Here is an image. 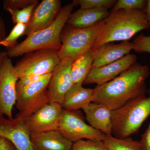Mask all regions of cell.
<instances>
[{"mask_svg": "<svg viewBox=\"0 0 150 150\" xmlns=\"http://www.w3.org/2000/svg\"><path fill=\"white\" fill-rule=\"evenodd\" d=\"M93 61L91 50L73 62L71 70V76L73 84L83 85L91 69Z\"/></svg>", "mask_w": 150, "mask_h": 150, "instance_id": "cell-20", "label": "cell"}, {"mask_svg": "<svg viewBox=\"0 0 150 150\" xmlns=\"http://www.w3.org/2000/svg\"><path fill=\"white\" fill-rule=\"evenodd\" d=\"M71 150H110L103 141L81 140L73 143Z\"/></svg>", "mask_w": 150, "mask_h": 150, "instance_id": "cell-25", "label": "cell"}, {"mask_svg": "<svg viewBox=\"0 0 150 150\" xmlns=\"http://www.w3.org/2000/svg\"><path fill=\"white\" fill-rule=\"evenodd\" d=\"M73 59L61 60L52 72L48 88L49 103H56L62 105L65 94L74 84L71 76Z\"/></svg>", "mask_w": 150, "mask_h": 150, "instance_id": "cell-12", "label": "cell"}, {"mask_svg": "<svg viewBox=\"0 0 150 150\" xmlns=\"http://www.w3.org/2000/svg\"><path fill=\"white\" fill-rule=\"evenodd\" d=\"M134 47V42L129 41H122L117 44H103L97 49L91 50L93 59L91 68H98L113 63L130 54Z\"/></svg>", "mask_w": 150, "mask_h": 150, "instance_id": "cell-15", "label": "cell"}, {"mask_svg": "<svg viewBox=\"0 0 150 150\" xmlns=\"http://www.w3.org/2000/svg\"><path fill=\"white\" fill-rule=\"evenodd\" d=\"M90 126L105 135L112 136V110L106 105L91 102L83 108Z\"/></svg>", "mask_w": 150, "mask_h": 150, "instance_id": "cell-16", "label": "cell"}, {"mask_svg": "<svg viewBox=\"0 0 150 150\" xmlns=\"http://www.w3.org/2000/svg\"><path fill=\"white\" fill-rule=\"evenodd\" d=\"M139 143L142 150H150V121L147 129L142 135Z\"/></svg>", "mask_w": 150, "mask_h": 150, "instance_id": "cell-29", "label": "cell"}, {"mask_svg": "<svg viewBox=\"0 0 150 150\" xmlns=\"http://www.w3.org/2000/svg\"><path fill=\"white\" fill-rule=\"evenodd\" d=\"M134 51L137 53H148L150 54V35L141 33L134 38Z\"/></svg>", "mask_w": 150, "mask_h": 150, "instance_id": "cell-27", "label": "cell"}, {"mask_svg": "<svg viewBox=\"0 0 150 150\" xmlns=\"http://www.w3.org/2000/svg\"><path fill=\"white\" fill-rule=\"evenodd\" d=\"M62 8L60 0L42 1L34 9L26 24L24 35L28 36L51 25L56 20Z\"/></svg>", "mask_w": 150, "mask_h": 150, "instance_id": "cell-13", "label": "cell"}, {"mask_svg": "<svg viewBox=\"0 0 150 150\" xmlns=\"http://www.w3.org/2000/svg\"><path fill=\"white\" fill-rule=\"evenodd\" d=\"M26 27V25L23 23L16 24L9 35L0 42V46L6 47L8 49L13 47L17 44L19 38L24 35Z\"/></svg>", "mask_w": 150, "mask_h": 150, "instance_id": "cell-22", "label": "cell"}, {"mask_svg": "<svg viewBox=\"0 0 150 150\" xmlns=\"http://www.w3.org/2000/svg\"><path fill=\"white\" fill-rule=\"evenodd\" d=\"M6 37L5 25L3 19L0 16V42Z\"/></svg>", "mask_w": 150, "mask_h": 150, "instance_id": "cell-31", "label": "cell"}, {"mask_svg": "<svg viewBox=\"0 0 150 150\" xmlns=\"http://www.w3.org/2000/svg\"><path fill=\"white\" fill-rule=\"evenodd\" d=\"M150 74L147 65L136 63L112 80L93 89L92 102L119 109L147 93L146 81Z\"/></svg>", "mask_w": 150, "mask_h": 150, "instance_id": "cell-1", "label": "cell"}, {"mask_svg": "<svg viewBox=\"0 0 150 150\" xmlns=\"http://www.w3.org/2000/svg\"><path fill=\"white\" fill-rule=\"evenodd\" d=\"M0 150H17L14 145L8 140L0 137Z\"/></svg>", "mask_w": 150, "mask_h": 150, "instance_id": "cell-30", "label": "cell"}, {"mask_svg": "<svg viewBox=\"0 0 150 150\" xmlns=\"http://www.w3.org/2000/svg\"><path fill=\"white\" fill-rule=\"evenodd\" d=\"M144 11L150 28V0L146 1V5Z\"/></svg>", "mask_w": 150, "mask_h": 150, "instance_id": "cell-32", "label": "cell"}, {"mask_svg": "<svg viewBox=\"0 0 150 150\" xmlns=\"http://www.w3.org/2000/svg\"><path fill=\"white\" fill-rule=\"evenodd\" d=\"M30 139L35 150H71L73 144L59 130L31 135Z\"/></svg>", "mask_w": 150, "mask_h": 150, "instance_id": "cell-17", "label": "cell"}, {"mask_svg": "<svg viewBox=\"0 0 150 150\" xmlns=\"http://www.w3.org/2000/svg\"><path fill=\"white\" fill-rule=\"evenodd\" d=\"M76 6L74 1L62 8L56 20L48 27L27 36L21 43H17L6 52L9 58L24 55L31 51L40 49L59 51L62 46L61 34Z\"/></svg>", "mask_w": 150, "mask_h": 150, "instance_id": "cell-3", "label": "cell"}, {"mask_svg": "<svg viewBox=\"0 0 150 150\" xmlns=\"http://www.w3.org/2000/svg\"><path fill=\"white\" fill-rule=\"evenodd\" d=\"M101 22L86 28H73L65 25L61 34L62 46L58 51L61 60H76L91 50L101 26Z\"/></svg>", "mask_w": 150, "mask_h": 150, "instance_id": "cell-5", "label": "cell"}, {"mask_svg": "<svg viewBox=\"0 0 150 150\" xmlns=\"http://www.w3.org/2000/svg\"><path fill=\"white\" fill-rule=\"evenodd\" d=\"M37 5L38 4H34L21 9H9L7 11L11 16L14 24L23 23L26 25L29 22L33 12Z\"/></svg>", "mask_w": 150, "mask_h": 150, "instance_id": "cell-23", "label": "cell"}, {"mask_svg": "<svg viewBox=\"0 0 150 150\" xmlns=\"http://www.w3.org/2000/svg\"><path fill=\"white\" fill-rule=\"evenodd\" d=\"M58 51L53 49H40L24 54L14 66L19 79L52 73L61 62Z\"/></svg>", "mask_w": 150, "mask_h": 150, "instance_id": "cell-7", "label": "cell"}, {"mask_svg": "<svg viewBox=\"0 0 150 150\" xmlns=\"http://www.w3.org/2000/svg\"><path fill=\"white\" fill-rule=\"evenodd\" d=\"M0 137L10 141L17 150H35L24 121L0 115Z\"/></svg>", "mask_w": 150, "mask_h": 150, "instance_id": "cell-14", "label": "cell"}, {"mask_svg": "<svg viewBox=\"0 0 150 150\" xmlns=\"http://www.w3.org/2000/svg\"><path fill=\"white\" fill-rule=\"evenodd\" d=\"M37 0H4L3 1L4 8L9 9L19 10L38 3Z\"/></svg>", "mask_w": 150, "mask_h": 150, "instance_id": "cell-28", "label": "cell"}, {"mask_svg": "<svg viewBox=\"0 0 150 150\" xmlns=\"http://www.w3.org/2000/svg\"><path fill=\"white\" fill-rule=\"evenodd\" d=\"M110 13L106 8H80L71 13L66 25L73 28H88L104 20Z\"/></svg>", "mask_w": 150, "mask_h": 150, "instance_id": "cell-18", "label": "cell"}, {"mask_svg": "<svg viewBox=\"0 0 150 150\" xmlns=\"http://www.w3.org/2000/svg\"><path fill=\"white\" fill-rule=\"evenodd\" d=\"M137 63V57L129 54L115 62L103 67L91 68L83 84L101 85L118 77Z\"/></svg>", "mask_w": 150, "mask_h": 150, "instance_id": "cell-11", "label": "cell"}, {"mask_svg": "<svg viewBox=\"0 0 150 150\" xmlns=\"http://www.w3.org/2000/svg\"><path fill=\"white\" fill-rule=\"evenodd\" d=\"M52 73L16 91V106L18 112L16 118L24 121L49 103L48 88Z\"/></svg>", "mask_w": 150, "mask_h": 150, "instance_id": "cell-6", "label": "cell"}, {"mask_svg": "<svg viewBox=\"0 0 150 150\" xmlns=\"http://www.w3.org/2000/svg\"><path fill=\"white\" fill-rule=\"evenodd\" d=\"M149 28L143 10L111 11L108 16L101 22L91 50L105 43L128 41L138 32Z\"/></svg>", "mask_w": 150, "mask_h": 150, "instance_id": "cell-2", "label": "cell"}, {"mask_svg": "<svg viewBox=\"0 0 150 150\" xmlns=\"http://www.w3.org/2000/svg\"><path fill=\"white\" fill-rule=\"evenodd\" d=\"M149 96H140L119 109L112 110V134L118 139L129 138L137 134L144 121L150 116V89Z\"/></svg>", "mask_w": 150, "mask_h": 150, "instance_id": "cell-4", "label": "cell"}, {"mask_svg": "<svg viewBox=\"0 0 150 150\" xmlns=\"http://www.w3.org/2000/svg\"><path fill=\"white\" fill-rule=\"evenodd\" d=\"M79 110H62L58 130L72 143L81 140L103 141L106 135L94 129L85 121Z\"/></svg>", "mask_w": 150, "mask_h": 150, "instance_id": "cell-8", "label": "cell"}, {"mask_svg": "<svg viewBox=\"0 0 150 150\" xmlns=\"http://www.w3.org/2000/svg\"><path fill=\"white\" fill-rule=\"evenodd\" d=\"M19 79L10 58L6 55L0 66V115L13 119V109L16 101Z\"/></svg>", "mask_w": 150, "mask_h": 150, "instance_id": "cell-9", "label": "cell"}, {"mask_svg": "<svg viewBox=\"0 0 150 150\" xmlns=\"http://www.w3.org/2000/svg\"><path fill=\"white\" fill-rule=\"evenodd\" d=\"M93 89L85 88L82 85L74 84L65 94L62 108L68 110H79L92 102Z\"/></svg>", "mask_w": 150, "mask_h": 150, "instance_id": "cell-19", "label": "cell"}, {"mask_svg": "<svg viewBox=\"0 0 150 150\" xmlns=\"http://www.w3.org/2000/svg\"><path fill=\"white\" fill-rule=\"evenodd\" d=\"M76 5L80 6V8H113L117 2L115 0H77L74 1Z\"/></svg>", "mask_w": 150, "mask_h": 150, "instance_id": "cell-24", "label": "cell"}, {"mask_svg": "<svg viewBox=\"0 0 150 150\" xmlns=\"http://www.w3.org/2000/svg\"><path fill=\"white\" fill-rule=\"evenodd\" d=\"M146 5L145 0H118L111 11L125 10H144Z\"/></svg>", "mask_w": 150, "mask_h": 150, "instance_id": "cell-26", "label": "cell"}, {"mask_svg": "<svg viewBox=\"0 0 150 150\" xmlns=\"http://www.w3.org/2000/svg\"><path fill=\"white\" fill-rule=\"evenodd\" d=\"M62 110L61 105L49 103L25 120L30 136L58 130Z\"/></svg>", "mask_w": 150, "mask_h": 150, "instance_id": "cell-10", "label": "cell"}, {"mask_svg": "<svg viewBox=\"0 0 150 150\" xmlns=\"http://www.w3.org/2000/svg\"><path fill=\"white\" fill-rule=\"evenodd\" d=\"M6 55V51L0 52V66L1 64L3 59H4Z\"/></svg>", "mask_w": 150, "mask_h": 150, "instance_id": "cell-33", "label": "cell"}, {"mask_svg": "<svg viewBox=\"0 0 150 150\" xmlns=\"http://www.w3.org/2000/svg\"><path fill=\"white\" fill-rule=\"evenodd\" d=\"M103 142L110 150H142L139 142L130 137L118 139L106 135Z\"/></svg>", "mask_w": 150, "mask_h": 150, "instance_id": "cell-21", "label": "cell"}]
</instances>
